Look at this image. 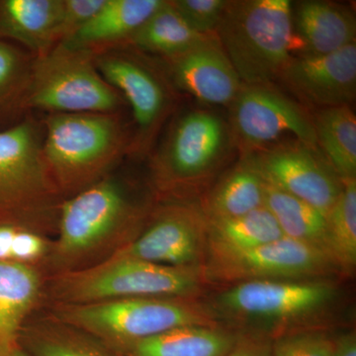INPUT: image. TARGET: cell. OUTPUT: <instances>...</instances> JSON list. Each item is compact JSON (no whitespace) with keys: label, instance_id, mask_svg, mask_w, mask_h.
<instances>
[{"label":"cell","instance_id":"cell-1","mask_svg":"<svg viewBox=\"0 0 356 356\" xmlns=\"http://www.w3.org/2000/svg\"><path fill=\"white\" fill-rule=\"evenodd\" d=\"M144 218L125 185L111 175L65 199L58 238L47 257L54 275L108 259L138 233Z\"/></svg>","mask_w":356,"mask_h":356},{"label":"cell","instance_id":"cell-2","mask_svg":"<svg viewBox=\"0 0 356 356\" xmlns=\"http://www.w3.org/2000/svg\"><path fill=\"white\" fill-rule=\"evenodd\" d=\"M339 295L337 285L325 280L245 281L218 293L207 306L236 332L273 341L288 332L321 329L316 323L336 306Z\"/></svg>","mask_w":356,"mask_h":356},{"label":"cell","instance_id":"cell-3","mask_svg":"<svg viewBox=\"0 0 356 356\" xmlns=\"http://www.w3.org/2000/svg\"><path fill=\"white\" fill-rule=\"evenodd\" d=\"M115 114L53 113L44 120L43 156L60 195H74L103 178L127 152Z\"/></svg>","mask_w":356,"mask_h":356},{"label":"cell","instance_id":"cell-4","mask_svg":"<svg viewBox=\"0 0 356 356\" xmlns=\"http://www.w3.org/2000/svg\"><path fill=\"white\" fill-rule=\"evenodd\" d=\"M208 282L204 267L159 266L112 254L95 266L58 274L51 291L57 304L127 298H195Z\"/></svg>","mask_w":356,"mask_h":356},{"label":"cell","instance_id":"cell-5","mask_svg":"<svg viewBox=\"0 0 356 356\" xmlns=\"http://www.w3.org/2000/svg\"><path fill=\"white\" fill-rule=\"evenodd\" d=\"M216 32L243 84L270 83L292 58V2L229 1Z\"/></svg>","mask_w":356,"mask_h":356},{"label":"cell","instance_id":"cell-6","mask_svg":"<svg viewBox=\"0 0 356 356\" xmlns=\"http://www.w3.org/2000/svg\"><path fill=\"white\" fill-rule=\"evenodd\" d=\"M51 317L116 350L186 325H220L209 307L194 298H127L57 304Z\"/></svg>","mask_w":356,"mask_h":356},{"label":"cell","instance_id":"cell-7","mask_svg":"<svg viewBox=\"0 0 356 356\" xmlns=\"http://www.w3.org/2000/svg\"><path fill=\"white\" fill-rule=\"evenodd\" d=\"M121 106L120 93L103 79L91 51L58 44L33 58L22 108L115 114Z\"/></svg>","mask_w":356,"mask_h":356},{"label":"cell","instance_id":"cell-8","mask_svg":"<svg viewBox=\"0 0 356 356\" xmlns=\"http://www.w3.org/2000/svg\"><path fill=\"white\" fill-rule=\"evenodd\" d=\"M60 194L43 156V138L32 119L0 130V222L32 229L50 217Z\"/></svg>","mask_w":356,"mask_h":356},{"label":"cell","instance_id":"cell-9","mask_svg":"<svg viewBox=\"0 0 356 356\" xmlns=\"http://www.w3.org/2000/svg\"><path fill=\"white\" fill-rule=\"evenodd\" d=\"M208 282L254 280H317L339 273L329 255L318 248L283 236L250 250L207 255Z\"/></svg>","mask_w":356,"mask_h":356},{"label":"cell","instance_id":"cell-10","mask_svg":"<svg viewBox=\"0 0 356 356\" xmlns=\"http://www.w3.org/2000/svg\"><path fill=\"white\" fill-rule=\"evenodd\" d=\"M113 254L159 266L204 267L208 254L207 219L191 206H165Z\"/></svg>","mask_w":356,"mask_h":356},{"label":"cell","instance_id":"cell-11","mask_svg":"<svg viewBox=\"0 0 356 356\" xmlns=\"http://www.w3.org/2000/svg\"><path fill=\"white\" fill-rule=\"evenodd\" d=\"M221 119L208 111H193L175 124L154 163L161 191H175L194 184L217 165L226 147Z\"/></svg>","mask_w":356,"mask_h":356},{"label":"cell","instance_id":"cell-12","mask_svg":"<svg viewBox=\"0 0 356 356\" xmlns=\"http://www.w3.org/2000/svg\"><path fill=\"white\" fill-rule=\"evenodd\" d=\"M266 184L301 199L325 217L343 191L341 178L317 147L299 142L273 147L248 159Z\"/></svg>","mask_w":356,"mask_h":356},{"label":"cell","instance_id":"cell-13","mask_svg":"<svg viewBox=\"0 0 356 356\" xmlns=\"http://www.w3.org/2000/svg\"><path fill=\"white\" fill-rule=\"evenodd\" d=\"M231 106L234 130L245 147L264 146L287 134L318 147L313 121L305 111L266 84H243Z\"/></svg>","mask_w":356,"mask_h":356},{"label":"cell","instance_id":"cell-14","mask_svg":"<svg viewBox=\"0 0 356 356\" xmlns=\"http://www.w3.org/2000/svg\"><path fill=\"white\" fill-rule=\"evenodd\" d=\"M278 79L310 104L348 106L356 95V44L327 55L291 58Z\"/></svg>","mask_w":356,"mask_h":356},{"label":"cell","instance_id":"cell-15","mask_svg":"<svg viewBox=\"0 0 356 356\" xmlns=\"http://www.w3.org/2000/svg\"><path fill=\"white\" fill-rule=\"evenodd\" d=\"M95 63L106 83L128 100L139 130V142L145 144L168 111L170 99L165 84L120 47L95 54Z\"/></svg>","mask_w":356,"mask_h":356},{"label":"cell","instance_id":"cell-16","mask_svg":"<svg viewBox=\"0 0 356 356\" xmlns=\"http://www.w3.org/2000/svg\"><path fill=\"white\" fill-rule=\"evenodd\" d=\"M165 60L175 83L200 102L231 105L243 88L219 40L212 37Z\"/></svg>","mask_w":356,"mask_h":356},{"label":"cell","instance_id":"cell-17","mask_svg":"<svg viewBox=\"0 0 356 356\" xmlns=\"http://www.w3.org/2000/svg\"><path fill=\"white\" fill-rule=\"evenodd\" d=\"M165 0H105L88 24L64 42L70 48L92 54L118 48L163 6Z\"/></svg>","mask_w":356,"mask_h":356},{"label":"cell","instance_id":"cell-18","mask_svg":"<svg viewBox=\"0 0 356 356\" xmlns=\"http://www.w3.org/2000/svg\"><path fill=\"white\" fill-rule=\"evenodd\" d=\"M62 0H0V39L43 55L60 43Z\"/></svg>","mask_w":356,"mask_h":356},{"label":"cell","instance_id":"cell-19","mask_svg":"<svg viewBox=\"0 0 356 356\" xmlns=\"http://www.w3.org/2000/svg\"><path fill=\"white\" fill-rule=\"evenodd\" d=\"M42 286L34 266L0 261V356L19 348L21 331L38 303Z\"/></svg>","mask_w":356,"mask_h":356},{"label":"cell","instance_id":"cell-20","mask_svg":"<svg viewBox=\"0 0 356 356\" xmlns=\"http://www.w3.org/2000/svg\"><path fill=\"white\" fill-rule=\"evenodd\" d=\"M292 28L305 46L304 55H327L355 43V15L332 2L311 0L292 4Z\"/></svg>","mask_w":356,"mask_h":356},{"label":"cell","instance_id":"cell-21","mask_svg":"<svg viewBox=\"0 0 356 356\" xmlns=\"http://www.w3.org/2000/svg\"><path fill=\"white\" fill-rule=\"evenodd\" d=\"M240 334L221 325H186L111 350L117 356H225Z\"/></svg>","mask_w":356,"mask_h":356},{"label":"cell","instance_id":"cell-22","mask_svg":"<svg viewBox=\"0 0 356 356\" xmlns=\"http://www.w3.org/2000/svg\"><path fill=\"white\" fill-rule=\"evenodd\" d=\"M19 348L28 356H117L95 337L53 317L25 324Z\"/></svg>","mask_w":356,"mask_h":356},{"label":"cell","instance_id":"cell-23","mask_svg":"<svg viewBox=\"0 0 356 356\" xmlns=\"http://www.w3.org/2000/svg\"><path fill=\"white\" fill-rule=\"evenodd\" d=\"M283 236L273 214L262 206L242 216L208 221V254L243 252Z\"/></svg>","mask_w":356,"mask_h":356},{"label":"cell","instance_id":"cell-24","mask_svg":"<svg viewBox=\"0 0 356 356\" xmlns=\"http://www.w3.org/2000/svg\"><path fill=\"white\" fill-rule=\"evenodd\" d=\"M264 206L273 214L284 236L329 255L327 217L320 211L266 182Z\"/></svg>","mask_w":356,"mask_h":356},{"label":"cell","instance_id":"cell-25","mask_svg":"<svg viewBox=\"0 0 356 356\" xmlns=\"http://www.w3.org/2000/svg\"><path fill=\"white\" fill-rule=\"evenodd\" d=\"M266 181L245 161L213 189L205 203L208 221L242 216L264 206Z\"/></svg>","mask_w":356,"mask_h":356},{"label":"cell","instance_id":"cell-26","mask_svg":"<svg viewBox=\"0 0 356 356\" xmlns=\"http://www.w3.org/2000/svg\"><path fill=\"white\" fill-rule=\"evenodd\" d=\"M317 144L341 180L356 178V118L350 106L324 108L313 121Z\"/></svg>","mask_w":356,"mask_h":356},{"label":"cell","instance_id":"cell-27","mask_svg":"<svg viewBox=\"0 0 356 356\" xmlns=\"http://www.w3.org/2000/svg\"><path fill=\"white\" fill-rule=\"evenodd\" d=\"M208 36L198 34L185 23L170 1L163 2L131 37L128 44L165 58L189 50Z\"/></svg>","mask_w":356,"mask_h":356},{"label":"cell","instance_id":"cell-28","mask_svg":"<svg viewBox=\"0 0 356 356\" xmlns=\"http://www.w3.org/2000/svg\"><path fill=\"white\" fill-rule=\"evenodd\" d=\"M343 184L327 216V252L339 273L351 275L356 266V178Z\"/></svg>","mask_w":356,"mask_h":356},{"label":"cell","instance_id":"cell-29","mask_svg":"<svg viewBox=\"0 0 356 356\" xmlns=\"http://www.w3.org/2000/svg\"><path fill=\"white\" fill-rule=\"evenodd\" d=\"M32 62L31 56L0 39V117L22 109Z\"/></svg>","mask_w":356,"mask_h":356},{"label":"cell","instance_id":"cell-30","mask_svg":"<svg viewBox=\"0 0 356 356\" xmlns=\"http://www.w3.org/2000/svg\"><path fill=\"white\" fill-rule=\"evenodd\" d=\"M334 339L321 329L288 332L271 341L273 356H332Z\"/></svg>","mask_w":356,"mask_h":356},{"label":"cell","instance_id":"cell-31","mask_svg":"<svg viewBox=\"0 0 356 356\" xmlns=\"http://www.w3.org/2000/svg\"><path fill=\"white\" fill-rule=\"evenodd\" d=\"M228 2L227 0H172L170 3L194 32L210 36L217 31Z\"/></svg>","mask_w":356,"mask_h":356},{"label":"cell","instance_id":"cell-32","mask_svg":"<svg viewBox=\"0 0 356 356\" xmlns=\"http://www.w3.org/2000/svg\"><path fill=\"white\" fill-rule=\"evenodd\" d=\"M51 243L33 229L17 225L10 247V262L34 266V264L47 259Z\"/></svg>","mask_w":356,"mask_h":356},{"label":"cell","instance_id":"cell-33","mask_svg":"<svg viewBox=\"0 0 356 356\" xmlns=\"http://www.w3.org/2000/svg\"><path fill=\"white\" fill-rule=\"evenodd\" d=\"M104 3L105 0H62L60 43L88 24Z\"/></svg>","mask_w":356,"mask_h":356},{"label":"cell","instance_id":"cell-34","mask_svg":"<svg viewBox=\"0 0 356 356\" xmlns=\"http://www.w3.org/2000/svg\"><path fill=\"white\" fill-rule=\"evenodd\" d=\"M271 341L268 337L241 334L235 346L225 356H273Z\"/></svg>","mask_w":356,"mask_h":356},{"label":"cell","instance_id":"cell-35","mask_svg":"<svg viewBox=\"0 0 356 356\" xmlns=\"http://www.w3.org/2000/svg\"><path fill=\"white\" fill-rule=\"evenodd\" d=\"M332 356H356L355 332H346L334 339V350Z\"/></svg>","mask_w":356,"mask_h":356},{"label":"cell","instance_id":"cell-36","mask_svg":"<svg viewBox=\"0 0 356 356\" xmlns=\"http://www.w3.org/2000/svg\"><path fill=\"white\" fill-rule=\"evenodd\" d=\"M10 356H28V355H26L24 351L21 350V348H18L17 350L14 351L13 355H11Z\"/></svg>","mask_w":356,"mask_h":356}]
</instances>
